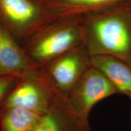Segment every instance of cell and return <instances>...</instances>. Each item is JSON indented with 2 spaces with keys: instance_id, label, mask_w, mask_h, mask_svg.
Segmentation results:
<instances>
[{
  "instance_id": "obj_1",
  "label": "cell",
  "mask_w": 131,
  "mask_h": 131,
  "mask_svg": "<svg viewBox=\"0 0 131 131\" xmlns=\"http://www.w3.org/2000/svg\"><path fill=\"white\" fill-rule=\"evenodd\" d=\"M83 16L89 55H112L131 67V0Z\"/></svg>"
},
{
  "instance_id": "obj_2",
  "label": "cell",
  "mask_w": 131,
  "mask_h": 131,
  "mask_svg": "<svg viewBox=\"0 0 131 131\" xmlns=\"http://www.w3.org/2000/svg\"><path fill=\"white\" fill-rule=\"evenodd\" d=\"M83 16H58L37 29L21 46L35 66L41 67L60 55L84 45Z\"/></svg>"
},
{
  "instance_id": "obj_3",
  "label": "cell",
  "mask_w": 131,
  "mask_h": 131,
  "mask_svg": "<svg viewBox=\"0 0 131 131\" xmlns=\"http://www.w3.org/2000/svg\"><path fill=\"white\" fill-rule=\"evenodd\" d=\"M58 93L43 67H37L19 78L2 108L20 107L45 114Z\"/></svg>"
},
{
  "instance_id": "obj_4",
  "label": "cell",
  "mask_w": 131,
  "mask_h": 131,
  "mask_svg": "<svg viewBox=\"0 0 131 131\" xmlns=\"http://www.w3.org/2000/svg\"><path fill=\"white\" fill-rule=\"evenodd\" d=\"M53 18L45 5L36 0H0V21L20 45Z\"/></svg>"
},
{
  "instance_id": "obj_5",
  "label": "cell",
  "mask_w": 131,
  "mask_h": 131,
  "mask_svg": "<svg viewBox=\"0 0 131 131\" xmlns=\"http://www.w3.org/2000/svg\"><path fill=\"white\" fill-rule=\"evenodd\" d=\"M116 94L118 92L111 82L91 66L65 96L78 115L89 119L90 112L96 104Z\"/></svg>"
},
{
  "instance_id": "obj_6",
  "label": "cell",
  "mask_w": 131,
  "mask_h": 131,
  "mask_svg": "<svg viewBox=\"0 0 131 131\" xmlns=\"http://www.w3.org/2000/svg\"><path fill=\"white\" fill-rule=\"evenodd\" d=\"M91 66V55L83 45L60 55L42 67L57 91L66 96Z\"/></svg>"
},
{
  "instance_id": "obj_7",
  "label": "cell",
  "mask_w": 131,
  "mask_h": 131,
  "mask_svg": "<svg viewBox=\"0 0 131 131\" xmlns=\"http://www.w3.org/2000/svg\"><path fill=\"white\" fill-rule=\"evenodd\" d=\"M36 131H92L89 119L73 110L66 97L59 92Z\"/></svg>"
},
{
  "instance_id": "obj_8",
  "label": "cell",
  "mask_w": 131,
  "mask_h": 131,
  "mask_svg": "<svg viewBox=\"0 0 131 131\" xmlns=\"http://www.w3.org/2000/svg\"><path fill=\"white\" fill-rule=\"evenodd\" d=\"M37 67L0 21V77L21 78Z\"/></svg>"
},
{
  "instance_id": "obj_9",
  "label": "cell",
  "mask_w": 131,
  "mask_h": 131,
  "mask_svg": "<svg viewBox=\"0 0 131 131\" xmlns=\"http://www.w3.org/2000/svg\"><path fill=\"white\" fill-rule=\"evenodd\" d=\"M92 66L99 70L115 87L118 94L131 97V67L117 57L108 55L91 56Z\"/></svg>"
},
{
  "instance_id": "obj_10",
  "label": "cell",
  "mask_w": 131,
  "mask_h": 131,
  "mask_svg": "<svg viewBox=\"0 0 131 131\" xmlns=\"http://www.w3.org/2000/svg\"><path fill=\"white\" fill-rule=\"evenodd\" d=\"M127 0H52L43 4L53 18L86 15Z\"/></svg>"
},
{
  "instance_id": "obj_11",
  "label": "cell",
  "mask_w": 131,
  "mask_h": 131,
  "mask_svg": "<svg viewBox=\"0 0 131 131\" xmlns=\"http://www.w3.org/2000/svg\"><path fill=\"white\" fill-rule=\"evenodd\" d=\"M45 114L20 107H3L0 131H36Z\"/></svg>"
},
{
  "instance_id": "obj_12",
  "label": "cell",
  "mask_w": 131,
  "mask_h": 131,
  "mask_svg": "<svg viewBox=\"0 0 131 131\" xmlns=\"http://www.w3.org/2000/svg\"><path fill=\"white\" fill-rule=\"evenodd\" d=\"M19 77L16 76H5L0 77V111L9 92L17 83Z\"/></svg>"
},
{
  "instance_id": "obj_13",
  "label": "cell",
  "mask_w": 131,
  "mask_h": 131,
  "mask_svg": "<svg viewBox=\"0 0 131 131\" xmlns=\"http://www.w3.org/2000/svg\"><path fill=\"white\" fill-rule=\"evenodd\" d=\"M36 1H38V2H40V3H42V4H45V3H46L50 2V1H52V0H36Z\"/></svg>"
},
{
  "instance_id": "obj_14",
  "label": "cell",
  "mask_w": 131,
  "mask_h": 131,
  "mask_svg": "<svg viewBox=\"0 0 131 131\" xmlns=\"http://www.w3.org/2000/svg\"><path fill=\"white\" fill-rule=\"evenodd\" d=\"M131 98V97H130ZM130 119H131V112H130Z\"/></svg>"
}]
</instances>
